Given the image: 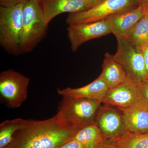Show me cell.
Instances as JSON below:
<instances>
[{
  "label": "cell",
  "instance_id": "23",
  "mask_svg": "<svg viewBox=\"0 0 148 148\" xmlns=\"http://www.w3.org/2000/svg\"><path fill=\"white\" fill-rule=\"evenodd\" d=\"M27 0H0V6H10L24 3Z\"/></svg>",
  "mask_w": 148,
  "mask_h": 148
},
{
  "label": "cell",
  "instance_id": "17",
  "mask_svg": "<svg viewBox=\"0 0 148 148\" xmlns=\"http://www.w3.org/2000/svg\"><path fill=\"white\" fill-rule=\"evenodd\" d=\"M26 120L16 119L6 120L0 125V148L4 147L12 143L14 136L26 123Z\"/></svg>",
  "mask_w": 148,
  "mask_h": 148
},
{
  "label": "cell",
  "instance_id": "5",
  "mask_svg": "<svg viewBox=\"0 0 148 148\" xmlns=\"http://www.w3.org/2000/svg\"><path fill=\"white\" fill-rule=\"evenodd\" d=\"M114 58L124 68L127 78L138 84L147 81L143 53L125 38H119Z\"/></svg>",
  "mask_w": 148,
  "mask_h": 148
},
{
  "label": "cell",
  "instance_id": "8",
  "mask_svg": "<svg viewBox=\"0 0 148 148\" xmlns=\"http://www.w3.org/2000/svg\"><path fill=\"white\" fill-rule=\"evenodd\" d=\"M118 110L105 105L98 110L95 124L106 143H114L128 132L121 112Z\"/></svg>",
  "mask_w": 148,
  "mask_h": 148
},
{
  "label": "cell",
  "instance_id": "2",
  "mask_svg": "<svg viewBox=\"0 0 148 148\" xmlns=\"http://www.w3.org/2000/svg\"><path fill=\"white\" fill-rule=\"evenodd\" d=\"M62 97L56 115L62 126L77 132L95 124L101 103L86 98Z\"/></svg>",
  "mask_w": 148,
  "mask_h": 148
},
{
  "label": "cell",
  "instance_id": "4",
  "mask_svg": "<svg viewBox=\"0 0 148 148\" xmlns=\"http://www.w3.org/2000/svg\"><path fill=\"white\" fill-rule=\"evenodd\" d=\"M24 3L10 6H0V45L12 55L21 54Z\"/></svg>",
  "mask_w": 148,
  "mask_h": 148
},
{
  "label": "cell",
  "instance_id": "10",
  "mask_svg": "<svg viewBox=\"0 0 148 148\" xmlns=\"http://www.w3.org/2000/svg\"><path fill=\"white\" fill-rule=\"evenodd\" d=\"M148 7L140 5L131 10L114 14L105 20L108 24L111 33L116 38H125L143 16L147 12Z\"/></svg>",
  "mask_w": 148,
  "mask_h": 148
},
{
  "label": "cell",
  "instance_id": "14",
  "mask_svg": "<svg viewBox=\"0 0 148 148\" xmlns=\"http://www.w3.org/2000/svg\"><path fill=\"white\" fill-rule=\"evenodd\" d=\"M108 89L106 83L99 76L92 82L83 87H68L63 89L58 88L57 92L62 96L86 98L102 103Z\"/></svg>",
  "mask_w": 148,
  "mask_h": 148
},
{
  "label": "cell",
  "instance_id": "20",
  "mask_svg": "<svg viewBox=\"0 0 148 148\" xmlns=\"http://www.w3.org/2000/svg\"><path fill=\"white\" fill-rule=\"evenodd\" d=\"M140 98L148 106V81L137 84Z\"/></svg>",
  "mask_w": 148,
  "mask_h": 148
},
{
  "label": "cell",
  "instance_id": "12",
  "mask_svg": "<svg viewBox=\"0 0 148 148\" xmlns=\"http://www.w3.org/2000/svg\"><path fill=\"white\" fill-rule=\"evenodd\" d=\"M128 132L135 133L148 132V106L141 99L125 108H118Z\"/></svg>",
  "mask_w": 148,
  "mask_h": 148
},
{
  "label": "cell",
  "instance_id": "1",
  "mask_svg": "<svg viewBox=\"0 0 148 148\" xmlns=\"http://www.w3.org/2000/svg\"><path fill=\"white\" fill-rule=\"evenodd\" d=\"M77 132L62 126L56 115L44 120H26L10 145L11 148H59Z\"/></svg>",
  "mask_w": 148,
  "mask_h": 148
},
{
  "label": "cell",
  "instance_id": "19",
  "mask_svg": "<svg viewBox=\"0 0 148 148\" xmlns=\"http://www.w3.org/2000/svg\"><path fill=\"white\" fill-rule=\"evenodd\" d=\"M114 143L116 148H148V132H127Z\"/></svg>",
  "mask_w": 148,
  "mask_h": 148
},
{
  "label": "cell",
  "instance_id": "24",
  "mask_svg": "<svg viewBox=\"0 0 148 148\" xmlns=\"http://www.w3.org/2000/svg\"><path fill=\"white\" fill-rule=\"evenodd\" d=\"M84 1L87 3L90 7V8H91L98 5L103 0H84Z\"/></svg>",
  "mask_w": 148,
  "mask_h": 148
},
{
  "label": "cell",
  "instance_id": "11",
  "mask_svg": "<svg viewBox=\"0 0 148 148\" xmlns=\"http://www.w3.org/2000/svg\"><path fill=\"white\" fill-rule=\"evenodd\" d=\"M140 99L137 84L129 79L108 90L103 103L105 105L125 108Z\"/></svg>",
  "mask_w": 148,
  "mask_h": 148
},
{
  "label": "cell",
  "instance_id": "26",
  "mask_svg": "<svg viewBox=\"0 0 148 148\" xmlns=\"http://www.w3.org/2000/svg\"><path fill=\"white\" fill-rule=\"evenodd\" d=\"M140 5H145L148 7V0H138Z\"/></svg>",
  "mask_w": 148,
  "mask_h": 148
},
{
  "label": "cell",
  "instance_id": "18",
  "mask_svg": "<svg viewBox=\"0 0 148 148\" xmlns=\"http://www.w3.org/2000/svg\"><path fill=\"white\" fill-rule=\"evenodd\" d=\"M125 38L139 48L148 44V10Z\"/></svg>",
  "mask_w": 148,
  "mask_h": 148
},
{
  "label": "cell",
  "instance_id": "6",
  "mask_svg": "<svg viewBox=\"0 0 148 148\" xmlns=\"http://www.w3.org/2000/svg\"><path fill=\"white\" fill-rule=\"evenodd\" d=\"M139 6L138 0H103L87 10L69 14L66 23L69 25L96 22L105 20L114 14L131 10Z\"/></svg>",
  "mask_w": 148,
  "mask_h": 148
},
{
  "label": "cell",
  "instance_id": "27",
  "mask_svg": "<svg viewBox=\"0 0 148 148\" xmlns=\"http://www.w3.org/2000/svg\"><path fill=\"white\" fill-rule=\"evenodd\" d=\"M2 148H11L10 146L9 145H8L6 146V147H3Z\"/></svg>",
  "mask_w": 148,
  "mask_h": 148
},
{
  "label": "cell",
  "instance_id": "21",
  "mask_svg": "<svg viewBox=\"0 0 148 148\" xmlns=\"http://www.w3.org/2000/svg\"><path fill=\"white\" fill-rule=\"evenodd\" d=\"M59 148H83L81 143L73 138L67 143L62 145Z\"/></svg>",
  "mask_w": 148,
  "mask_h": 148
},
{
  "label": "cell",
  "instance_id": "3",
  "mask_svg": "<svg viewBox=\"0 0 148 148\" xmlns=\"http://www.w3.org/2000/svg\"><path fill=\"white\" fill-rule=\"evenodd\" d=\"M48 24L40 2L27 0L23 7V20L21 32L20 53L32 52L46 36Z\"/></svg>",
  "mask_w": 148,
  "mask_h": 148
},
{
  "label": "cell",
  "instance_id": "16",
  "mask_svg": "<svg viewBox=\"0 0 148 148\" xmlns=\"http://www.w3.org/2000/svg\"><path fill=\"white\" fill-rule=\"evenodd\" d=\"M73 138L81 143L83 148H101L105 142L95 124L80 130Z\"/></svg>",
  "mask_w": 148,
  "mask_h": 148
},
{
  "label": "cell",
  "instance_id": "15",
  "mask_svg": "<svg viewBox=\"0 0 148 148\" xmlns=\"http://www.w3.org/2000/svg\"><path fill=\"white\" fill-rule=\"evenodd\" d=\"M102 72L100 76L108 89L127 80V75L122 66L114 58V55L108 52L104 56Z\"/></svg>",
  "mask_w": 148,
  "mask_h": 148
},
{
  "label": "cell",
  "instance_id": "13",
  "mask_svg": "<svg viewBox=\"0 0 148 148\" xmlns=\"http://www.w3.org/2000/svg\"><path fill=\"white\" fill-rule=\"evenodd\" d=\"M40 3L48 25L54 17L61 14L77 13L90 8L84 0H41Z\"/></svg>",
  "mask_w": 148,
  "mask_h": 148
},
{
  "label": "cell",
  "instance_id": "28",
  "mask_svg": "<svg viewBox=\"0 0 148 148\" xmlns=\"http://www.w3.org/2000/svg\"><path fill=\"white\" fill-rule=\"evenodd\" d=\"M36 1H38L40 2L41 0H36Z\"/></svg>",
  "mask_w": 148,
  "mask_h": 148
},
{
  "label": "cell",
  "instance_id": "25",
  "mask_svg": "<svg viewBox=\"0 0 148 148\" xmlns=\"http://www.w3.org/2000/svg\"><path fill=\"white\" fill-rule=\"evenodd\" d=\"M101 148H116V147L114 143L105 142Z\"/></svg>",
  "mask_w": 148,
  "mask_h": 148
},
{
  "label": "cell",
  "instance_id": "7",
  "mask_svg": "<svg viewBox=\"0 0 148 148\" xmlns=\"http://www.w3.org/2000/svg\"><path fill=\"white\" fill-rule=\"evenodd\" d=\"M30 79L20 73L8 69L0 73V97L10 108H17L26 101Z\"/></svg>",
  "mask_w": 148,
  "mask_h": 148
},
{
  "label": "cell",
  "instance_id": "22",
  "mask_svg": "<svg viewBox=\"0 0 148 148\" xmlns=\"http://www.w3.org/2000/svg\"><path fill=\"white\" fill-rule=\"evenodd\" d=\"M140 49L144 57L146 75L147 80L148 81V44L143 46Z\"/></svg>",
  "mask_w": 148,
  "mask_h": 148
},
{
  "label": "cell",
  "instance_id": "9",
  "mask_svg": "<svg viewBox=\"0 0 148 148\" xmlns=\"http://www.w3.org/2000/svg\"><path fill=\"white\" fill-rule=\"evenodd\" d=\"M67 31L71 49L74 52L77 51L80 46L86 42L111 33L106 20L69 25Z\"/></svg>",
  "mask_w": 148,
  "mask_h": 148
}]
</instances>
